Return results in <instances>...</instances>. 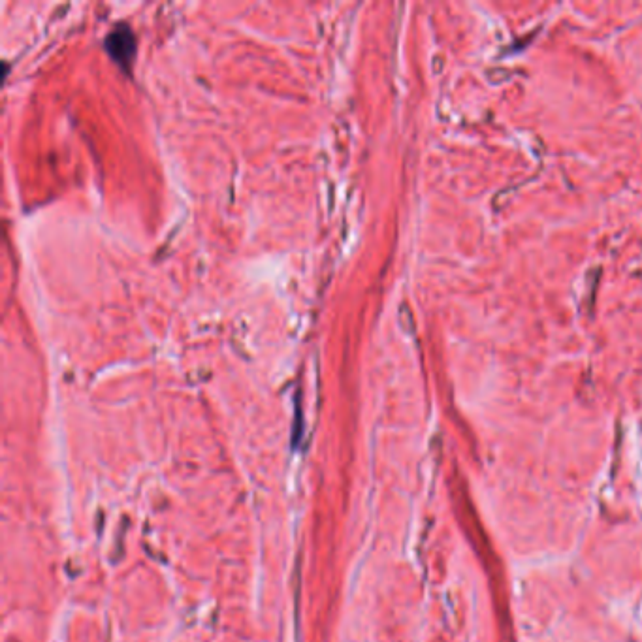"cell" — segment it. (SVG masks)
<instances>
[{"label": "cell", "instance_id": "6da1fadb", "mask_svg": "<svg viewBox=\"0 0 642 642\" xmlns=\"http://www.w3.org/2000/svg\"><path fill=\"white\" fill-rule=\"evenodd\" d=\"M106 48L119 63L129 65L134 57V34L127 27H117L106 40Z\"/></svg>", "mask_w": 642, "mask_h": 642}]
</instances>
